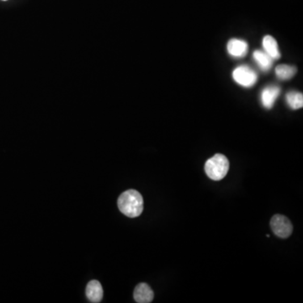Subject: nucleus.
<instances>
[{
	"label": "nucleus",
	"mask_w": 303,
	"mask_h": 303,
	"mask_svg": "<svg viewBox=\"0 0 303 303\" xmlns=\"http://www.w3.org/2000/svg\"><path fill=\"white\" fill-rule=\"evenodd\" d=\"M117 204L120 212L131 218L137 217L144 211V198L135 190L123 192L118 199Z\"/></svg>",
	"instance_id": "1"
},
{
	"label": "nucleus",
	"mask_w": 303,
	"mask_h": 303,
	"mask_svg": "<svg viewBox=\"0 0 303 303\" xmlns=\"http://www.w3.org/2000/svg\"><path fill=\"white\" fill-rule=\"evenodd\" d=\"M229 170V161L226 156L217 153L205 164V171L212 180L224 179Z\"/></svg>",
	"instance_id": "2"
},
{
	"label": "nucleus",
	"mask_w": 303,
	"mask_h": 303,
	"mask_svg": "<svg viewBox=\"0 0 303 303\" xmlns=\"http://www.w3.org/2000/svg\"><path fill=\"white\" fill-rule=\"evenodd\" d=\"M233 78L238 85L250 88L256 84L258 75L254 69L247 65L237 67L233 72Z\"/></svg>",
	"instance_id": "3"
},
{
	"label": "nucleus",
	"mask_w": 303,
	"mask_h": 303,
	"mask_svg": "<svg viewBox=\"0 0 303 303\" xmlns=\"http://www.w3.org/2000/svg\"><path fill=\"white\" fill-rule=\"evenodd\" d=\"M270 227L273 233L280 238L290 237L293 231V226L287 216L282 215H275L270 221Z\"/></svg>",
	"instance_id": "4"
},
{
	"label": "nucleus",
	"mask_w": 303,
	"mask_h": 303,
	"mask_svg": "<svg viewBox=\"0 0 303 303\" xmlns=\"http://www.w3.org/2000/svg\"><path fill=\"white\" fill-rule=\"evenodd\" d=\"M280 94V88L277 85H270L265 88L261 92L260 100L264 107L266 109L272 108L275 100Z\"/></svg>",
	"instance_id": "5"
},
{
	"label": "nucleus",
	"mask_w": 303,
	"mask_h": 303,
	"mask_svg": "<svg viewBox=\"0 0 303 303\" xmlns=\"http://www.w3.org/2000/svg\"><path fill=\"white\" fill-rule=\"evenodd\" d=\"M133 296L136 302L149 303L153 301L154 294L148 284L141 283L137 285L135 288Z\"/></svg>",
	"instance_id": "6"
},
{
	"label": "nucleus",
	"mask_w": 303,
	"mask_h": 303,
	"mask_svg": "<svg viewBox=\"0 0 303 303\" xmlns=\"http://www.w3.org/2000/svg\"><path fill=\"white\" fill-rule=\"evenodd\" d=\"M228 52L234 57H243L248 53V43L240 39H231L228 43Z\"/></svg>",
	"instance_id": "7"
},
{
	"label": "nucleus",
	"mask_w": 303,
	"mask_h": 303,
	"mask_svg": "<svg viewBox=\"0 0 303 303\" xmlns=\"http://www.w3.org/2000/svg\"><path fill=\"white\" fill-rule=\"evenodd\" d=\"M103 288L98 280H91L86 287V296L91 302H100L103 299Z\"/></svg>",
	"instance_id": "8"
},
{
	"label": "nucleus",
	"mask_w": 303,
	"mask_h": 303,
	"mask_svg": "<svg viewBox=\"0 0 303 303\" xmlns=\"http://www.w3.org/2000/svg\"><path fill=\"white\" fill-rule=\"evenodd\" d=\"M263 47L265 52L271 56L274 60L280 58V52L279 51L277 42L271 35H266L263 39Z\"/></svg>",
	"instance_id": "9"
},
{
	"label": "nucleus",
	"mask_w": 303,
	"mask_h": 303,
	"mask_svg": "<svg viewBox=\"0 0 303 303\" xmlns=\"http://www.w3.org/2000/svg\"><path fill=\"white\" fill-rule=\"evenodd\" d=\"M254 61L256 62L261 70L269 71L273 65L274 59L269 56L265 51L255 50L253 54Z\"/></svg>",
	"instance_id": "10"
},
{
	"label": "nucleus",
	"mask_w": 303,
	"mask_h": 303,
	"mask_svg": "<svg viewBox=\"0 0 303 303\" xmlns=\"http://www.w3.org/2000/svg\"><path fill=\"white\" fill-rule=\"evenodd\" d=\"M296 71L297 69L296 67L281 64L275 68V74L280 79L287 80L293 78L294 75L296 73Z\"/></svg>",
	"instance_id": "11"
},
{
	"label": "nucleus",
	"mask_w": 303,
	"mask_h": 303,
	"mask_svg": "<svg viewBox=\"0 0 303 303\" xmlns=\"http://www.w3.org/2000/svg\"><path fill=\"white\" fill-rule=\"evenodd\" d=\"M287 105L292 110H298L302 108L303 106V95L301 93L297 91H291L287 94Z\"/></svg>",
	"instance_id": "12"
},
{
	"label": "nucleus",
	"mask_w": 303,
	"mask_h": 303,
	"mask_svg": "<svg viewBox=\"0 0 303 303\" xmlns=\"http://www.w3.org/2000/svg\"><path fill=\"white\" fill-rule=\"evenodd\" d=\"M2 1H7V0H2Z\"/></svg>",
	"instance_id": "13"
}]
</instances>
